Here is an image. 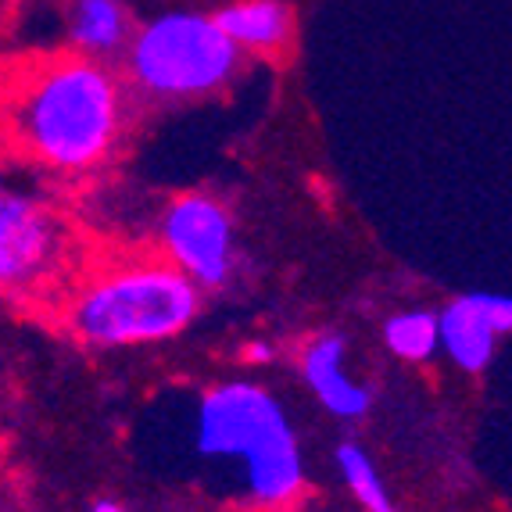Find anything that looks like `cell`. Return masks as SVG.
Returning a JSON list of instances; mask_svg holds the SVG:
<instances>
[{"instance_id": "6da1fadb", "label": "cell", "mask_w": 512, "mask_h": 512, "mask_svg": "<svg viewBox=\"0 0 512 512\" xmlns=\"http://www.w3.org/2000/svg\"><path fill=\"white\" fill-rule=\"evenodd\" d=\"M11 126L26 151L51 169H94L122 129L119 83L94 58L51 61L18 86Z\"/></svg>"}, {"instance_id": "7a4b0ae2", "label": "cell", "mask_w": 512, "mask_h": 512, "mask_svg": "<svg viewBox=\"0 0 512 512\" xmlns=\"http://www.w3.org/2000/svg\"><path fill=\"white\" fill-rule=\"evenodd\" d=\"M201 459H244L248 498L265 509L291 505L305 487V459L280 398L251 380L219 384L197 405Z\"/></svg>"}, {"instance_id": "3957f363", "label": "cell", "mask_w": 512, "mask_h": 512, "mask_svg": "<svg viewBox=\"0 0 512 512\" xmlns=\"http://www.w3.org/2000/svg\"><path fill=\"white\" fill-rule=\"evenodd\" d=\"M201 308V287L176 265H122L86 283L69 323L86 344L133 348L183 333Z\"/></svg>"}, {"instance_id": "277c9868", "label": "cell", "mask_w": 512, "mask_h": 512, "mask_svg": "<svg viewBox=\"0 0 512 512\" xmlns=\"http://www.w3.org/2000/svg\"><path fill=\"white\" fill-rule=\"evenodd\" d=\"M240 47L212 15L169 11L147 22L129 43V72L154 97H205L230 83Z\"/></svg>"}, {"instance_id": "5b68a950", "label": "cell", "mask_w": 512, "mask_h": 512, "mask_svg": "<svg viewBox=\"0 0 512 512\" xmlns=\"http://www.w3.org/2000/svg\"><path fill=\"white\" fill-rule=\"evenodd\" d=\"M65 230L40 197L0 183V287L29 291L58 269Z\"/></svg>"}, {"instance_id": "8992f818", "label": "cell", "mask_w": 512, "mask_h": 512, "mask_svg": "<svg viewBox=\"0 0 512 512\" xmlns=\"http://www.w3.org/2000/svg\"><path fill=\"white\" fill-rule=\"evenodd\" d=\"M162 240L197 287H222L233 273V219L208 194H183L165 212Z\"/></svg>"}, {"instance_id": "52a82bcc", "label": "cell", "mask_w": 512, "mask_h": 512, "mask_svg": "<svg viewBox=\"0 0 512 512\" xmlns=\"http://www.w3.org/2000/svg\"><path fill=\"white\" fill-rule=\"evenodd\" d=\"M512 330V298L462 294L437 312V348L462 369L484 373L495 359L498 337Z\"/></svg>"}, {"instance_id": "ba28073f", "label": "cell", "mask_w": 512, "mask_h": 512, "mask_svg": "<svg viewBox=\"0 0 512 512\" xmlns=\"http://www.w3.org/2000/svg\"><path fill=\"white\" fill-rule=\"evenodd\" d=\"M344 337L337 333H323L308 344L305 355H301V373H305L308 391L316 394V402L323 405L330 416L337 419H359L369 412V387L355 384L344 369Z\"/></svg>"}, {"instance_id": "9c48e42d", "label": "cell", "mask_w": 512, "mask_h": 512, "mask_svg": "<svg viewBox=\"0 0 512 512\" xmlns=\"http://www.w3.org/2000/svg\"><path fill=\"white\" fill-rule=\"evenodd\" d=\"M212 18L244 51H280L294 33V11L283 0H233Z\"/></svg>"}, {"instance_id": "30bf717a", "label": "cell", "mask_w": 512, "mask_h": 512, "mask_svg": "<svg viewBox=\"0 0 512 512\" xmlns=\"http://www.w3.org/2000/svg\"><path fill=\"white\" fill-rule=\"evenodd\" d=\"M129 40V15L122 0H76L72 4V43L79 51L115 54Z\"/></svg>"}, {"instance_id": "8fae6325", "label": "cell", "mask_w": 512, "mask_h": 512, "mask_svg": "<svg viewBox=\"0 0 512 512\" xmlns=\"http://www.w3.org/2000/svg\"><path fill=\"white\" fill-rule=\"evenodd\" d=\"M337 470H341L344 477V487H348L351 495H355V502L362 505L366 512H398L391 502V491H387L384 477L376 473V462L369 459V452L362 448V444L355 441H344L337 444Z\"/></svg>"}, {"instance_id": "7c38bea8", "label": "cell", "mask_w": 512, "mask_h": 512, "mask_svg": "<svg viewBox=\"0 0 512 512\" xmlns=\"http://www.w3.org/2000/svg\"><path fill=\"white\" fill-rule=\"evenodd\" d=\"M384 344L391 355L405 362H427L437 355V312L412 308V312H394L384 323Z\"/></svg>"}, {"instance_id": "4fadbf2b", "label": "cell", "mask_w": 512, "mask_h": 512, "mask_svg": "<svg viewBox=\"0 0 512 512\" xmlns=\"http://www.w3.org/2000/svg\"><path fill=\"white\" fill-rule=\"evenodd\" d=\"M244 359H248V362H255V366H262V362H269V359H273V344H262V341L248 344V351H244Z\"/></svg>"}, {"instance_id": "5bb4252c", "label": "cell", "mask_w": 512, "mask_h": 512, "mask_svg": "<svg viewBox=\"0 0 512 512\" xmlns=\"http://www.w3.org/2000/svg\"><path fill=\"white\" fill-rule=\"evenodd\" d=\"M90 512H129L122 502H115V498H97L94 505H90Z\"/></svg>"}]
</instances>
